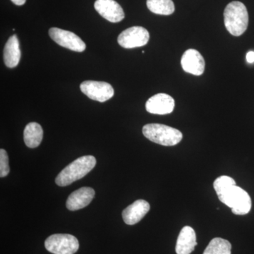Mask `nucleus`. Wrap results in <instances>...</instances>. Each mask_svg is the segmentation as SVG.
Returning a JSON list of instances; mask_svg holds the SVG:
<instances>
[{"label":"nucleus","mask_w":254,"mask_h":254,"mask_svg":"<svg viewBox=\"0 0 254 254\" xmlns=\"http://www.w3.org/2000/svg\"><path fill=\"white\" fill-rule=\"evenodd\" d=\"M147 6L151 12L159 15H170L175 11L173 0H147Z\"/></svg>","instance_id":"17"},{"label":"nucleus","mask_w":254,"mask_h":254,"mask_svg":"<svg viewBox=\"0 0 254 254\" xmlns=\"http://www.w3.org/2000/svg\"><path fill=\"white\" fill-rule=\"evenodd\" d=\"M95 196V190L91 187H82L68 195L66 206L71 211L80 210L90 204Z\"/></svg>","instance_id":"12"},{"label":"nucleus","mask_w":254,"mask_h":254,"mask_svg":"<svg viewBox=\"0 0 254 254\" xmlns=\"http://www.w3.org/2000/svg\"><path fill=\"white\" fill-rule=\"evenodd\" d=\"M224 21L227 31L234 36H240L247 31L249 14L245 5L240 1H232L224 11Z\"/></svg>","instance_id":"2"},{"label":"nucleus","mask_w":254,"mask_h":254,"mask_svg":"<svg viewBox=\"0 0 254 254\" xmlns=\"http://www.w3.org/2000/svg\"><path fill=\"white\" fill-rule=\"evenodd\" d=\"M196 245V235L194 230L190 226L184 227L177 238L175 248L177 254H191Z\"/></svg>","instance_id":"14"},{"label":"nucleus","mask_w":254,"mask_h":254,"mask_svg":"<svg viewBox=\"0 0 254 254\" xmlns=\"http://www.w3.org/2000/svg\"><path fill=\"white\" fill-rule=\"evenodd\" d=\"M21 50L19 41L16 35L10 37L6 42L4 49V62L5 65L9 68H14L21 60Z\"/></svg>","instance_id":"15"},{"label":"nucleus","mask_w":254,"mask_h":254,"mask_svg":"<svg viewBox=\"0 0 254 254\" xmlns=\"http://www.w3.org/2000/svg\"><path fill=\"white\" fill-rule=\"evenodd\" d=\"M143 133L150 141L164 146L178 144L183 138L182 132L178 129L160 124L145 125L143 127Z\"/></svg>","instance_id":"3"},{"label":"nucleus","mask_w":254,"mask_h":254,"mask_svg":"<svg viewBox=\"0 0 254 254\" xmlns=\"http://www.w3.org/2000/svg\"><path fill=\"white\" fill-rule=\"evenodd\" d=\"M11 1L17 6H22L26 3V0H11Z\"/></svg>","instance_id":"22"},{"label":"nucleus","mask_w":254,"mask_h":254,"mask_svg":"<svg viewBox=\"0 0 254 254\" xmlns=\"http://www.w3.org/2000/svg\"><path fill=\"white\" fill-rule=\"evenodd\" d=\"M82 93L90 99L104 103L113 98L114 89L110 83L104 81H86L80 86Z\"/></svg>","instance_id":"8"},{"label":"nucleus","mask_w":254,"mask_h":254,"mask_svg":"<svg viewBox=\"0 0 254 254\" xmlns=\"http://www.w3.org/2000/svg\"><path fill=\"white\" fill-rule=\"evenodd\" d=\"M96 159L92 155L78 158L62 170L55 179V183L60 187H66L86 176L95 168Z\"/></svg>","instance_id":"1"},{"label":"nucleus","mask_w":254,"mask_h":254,"mask_svg":"<svg viewBox=\"0 0 254 254\" xmlns=\"http://www.w3.org/2000/svg\"><path fill=\"white\" fill-rule=\"evenodd\" d=\"M232 245L229 241L216 237L210 241L203 254H231Z\"/></svg>","instance_id":"18"},{"label":"nucleus","mask_w":254,"mask_h":254,"mask_svg":"<svg viewBox=\"0 0 254 254\" xmlns=\"http://www.w3.org/2000/svg\"><path fill=\"white\" fill-rule=\"evenodd\" d=\"M218 198L222 203L231 208L232 213L235 215H246L250 213L252 208L250 195L243 189L237 185L231 187Z\"/></svg>","instance_id":"4"},{"label":"nucleus","mask_w":254,"mask_h":254,"mask_svg":"<svg viewBox=\"0 0 254 254\" xmlns=\"http://www.w3.org/2000/svg\"><path fill=\"white\" fill-rule=\"evenodd\" d=\"M235 185H236V182L235 180L232 177L228 176L218 177L213 183L214 190L216 192L218 196L223 194L227 190Z\"/></svg>","instance_id":"19"},{"label":"nucleus","mask_w":254,"mask_h":254,"mask_svg":"<svg viewBox=\"0 0 254 254\" xmlns=\"http://www.w3.org/2000/svg\"><path fill=\"white\" fill-rule=\"evenodd\" d=\"M247 60L249 63H254V52L250 51L247 53Z\"/></svg>","instance_id":"21"},{"label":"nucleus","mask_w":254,"mask_h":254,"mask_svg":"<svg viewBox=\"0 0 254 254\" xmlns=\"http://www.w3.org/2000/svg\"><path fill=\"white\" fill-rule=\"evenodd\" d=\"M43 138V130L39 124L31 123L26 125L23 131V139L28 148H35L39 146Z\"/></svg>","instance_id":"16"},{"label":"nucleus","mask_w":254,"mask_h":254,"mask_svg":"<svg viewBox=\"0 0 254 254\" xmlns=\"http://www.w3.org/2000/svg\"><path fill=\"white\" fill-rule=\"evenodd\" d=\"M45 247L53 254H74L79 249V242L73 235L55 234L46 239Z\"/></svg>","instance_id":"5"},{"label":"nucleus","mask_w":254,"mask_h":254,"mask_svg":"<svg viewBox=\"0 0 254 254\" xmlns=\"http://www.w3.org/2000/svg\"><path fill=\"white\" fill-rule=\"evenodd\" d=\"M9 173V157L6 150H0V177L7 176Z\"/></svg>","instance_id":"20"},{"label":"nucleus","mask_w":254,"mask_h":254,"mask_svg":"<svg viewBox=\"0 0 254 254\" xmlns=\"http://www.w3.org/2000/svg\"><path fill=\"white\" fill-rule=\"evenodd\" d=\"M184 71L195 76L203 74L205 70V60L199 52L194 49L187 50L181 60Z\"/></svg>","instance_id":"11"},{"label":"nucleus","mask_w":254,"mask_h":254,"mask_svg":"<svg viewBox=\"0 0 254 254\" xmlns=\"http://www.w3.org/2000/svg\"><path fill=\"white\" fill-rule=\"evenodd\" d=\"M150 208V204L146 200H137L123 210L124 221L127 225H135L144 218L145 215L149 211Z\"/></svg>","instance_id":"13"},{"label":"nucleus","mask_w":254,"mask_h":254,"mask_svg":"<svg viewBox=\"0 0 254 254\" xmlns=\"http://www.w3.org/2000/svg\"><path fill=\"white\" fill-rule=\"evenodd\" d=\"M150 39V34L145 28L133 26L120 33L118 42L120 46L126 49L144 46Z\"/></svg>","instance_id":"6"},{"label":"nucleus","mask_w":254,"mask_h":254,"mask_svg":"<svg viewBox=\"0 0 254 254\" xmlns=\"http://www.w3.org/2000/svg\"><path fill=\"white\" fill-rule=\"evenodd\" d=\"M49 35L55 43L66 49L78 53H82L86 50L84 42L72 32L61 28H51L49 30Z\"/></svg>","instance_id":"7"},{"label":"nucleus","mask_w":254,"mask_h":254,"mask_svg":"<svg viewBox=\"0 0 254 254\" xmlns=\"http://www.w3.org/2000/svg\"><path fill=\"white\" fill-rule=\"evenodd\" d=\"M94 7L100 16L110 22H120L125 18L123 8L115 0H96Z\"/></svg>","instance_id":"9"},{"label":"nucleus","mask_w":254,"mask_h":254,"mask_svg":"<svg viewBox=\"0 0 254 254\" xmlns=\"http://www.w3.org/2000/svg\"><path fill=\"white\" fill-rule=\"evenodd\" d=\"M147 112L155 115H168L175 109V100L165 93H158L148 100L145 103Z\"/></svg>","instance_id":"10"}]
</instances>
